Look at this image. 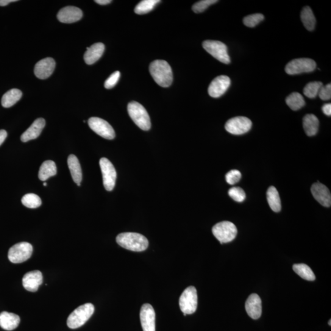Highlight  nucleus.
I'll use <instances>...</instances> for the list:
<instances>
[{"mask_svg":"<svg viewBox=\"0 0 331 331\" xmlns=\"http://www.w3.org/2000/svg\"><path fill=\"white\" fill-rule=\"evenodd\" d=\"M150 73L157 84L168 87L173 80V74L169 63L165 60H155L150 65Z\"/></svg>","mask_w":331,"mask_h":331,"instance_id":"obj_1","label":"nucleus"},{"mask_svg":"<svg viewBox=\"0 0 331 331\" xmlns=\"http://www.w3.org/2000/svg\"><path fill=\"white\" fill-rule=\"evenodd\" d=\"M116 241L120 246L133 252L144 251L149 246V241L145 236L136 233L119 234Z\"/></svg>","mask_w":331,"mask_h":331,"instance_id":"obj_2","label":"nucleus"},{"mask_svg":"<svg viewBox=\"0 0 331 331\" xmlns=\"http://www.w3.org/2000/svg\"><path fill=\"white\" fill-rule=\"evenodd\" d=\"M94 311V305L90 303L79 306L69 315L67 319L68 326L71 329L81 327L93 315Z\"/></svg>","mask_w":331,"mask_h":331,"instance_id":"obj_3","label":"nucleus"},{"mask_svg":"<svg viewBox=\"0 0 331 331\" xmlns=\"http://www.w3.org/2000/svg\"><path fill=\"white\" fill-rule=\"evenodd\" d=\"M129 116L139 128L148 131L151 128V122L148 113L143 105L138 102L132 101L128 105Z\"/></svg>","mask_w":331,"mask_h":331,"instance_id":"obj_4","label":"nucleus"},{"mask_svg":"<svg viewBox=\"0 0 331 331\" xmlns=\"http://www.w3.org/2000/svg\"><path fill=\"white\" fill-rule=\"evenodd\" d=\"M212 233L221 244L228 243L236 238L238 230L232 222L224 221L218 223L213 227Z\"/></svg>","mask_w":331,"mask_h":331,"instance_id":"obj_5","label":"nucleus"},{"mask_svg":"<svg viewBox=\"0 0 331 331\" xmlns=\"http://www.w3.org/2000/svg\"><path fill=\"white\" fill-rule=\"evenodd\" d=\"M179 306L180 310L186 315L195 312L197 307V294L195 287L191 286L185 289L180 297Z\"/></svg>","mask_w":331,"mask_h":331,"instance_id":"obj_6","label":"nucleus"},{"mask_svg":"<svg viewBox=\"0 0 331 331\" xmlns=\"http://www.w3.org/2000/svg\"><path fill=\"white\" fill-rule=\"evenodd\" d=\"M203 48L219 62L229 64L230 57L228 53L227 46L222 42L218 41L207 40L203 42Z\"/></svg>","mask_w":331,"mask_h":331,"instance_id":"obj_7","label":"nucleus"},{"mask_svg":"<svg viewBox=\"0 0 331 331\" xmlns=\"http://www.w3.org/2000/svg\"><path fill=\"white\" fill-rule=\"evenodd\" d=\"M33 247L30 243H20L13 246L8 252V258L11 263L19 264L25 262L32 257Z\"/></svg>","mask_w":331,"mask_h":331,"instance_id":"obj_8","label":"nucleus"},{"mask_svg":"<svg viewBox=\"0 0 331 331\" xmlns=\"http://www.w3.org/2000/svg\"><path fill=\"white\" fill-rule=\"evenodd\" d=\"M316 67V62L310 58H297L287 64L285 67V71L290 75L310 73L315 71Z\"/></svg>","mask_w":331,"mask_h":331,"instance_id":"obj_9","label":"nucleus"},{"mask_svg":"<svg viewBox=\"0 0 331 331\" xmlns=\"http://www.w3.org/2000/svg\"><path fill=\"white\" fill-rule=\"evenodd\" d=\"M99 165L101 169L104 188L107 191H112L115 186L117 179L116 169L112 163L105 158H101Z\"/></svg>","mask_w":331,"mask_h":331,"instance_id":"obj_10","label":"nucleus"},{"mask_svg":"<svg viewBox=\"0 0 331 331\" xmlns=\"http://www.w3.org/2000/svg\"><path fill=\"white\" fill-rule=\"evenodd\" d=\"M252 121L246 117H236L231 119L225 124V129L231 134L241 135L251 129Z\"/></svg>","mask_w":331,"mask_h":331,"instance_id":"obj_11","label":"nucleus"},{"mask_svg":"<svg viewBox=\"0 0 331 331\" xmlns=\"http://www.w3.org/2000/svg\"><path fill=\"white\" fill-rule=\"evenodd\" d=\"M90 129L101 137L106 140H113L116 136L115 132L111 125L104 120L98 118H91L88 121Z\"/></svg>","mask_w":331,"mask_h":331,"instance_id":"obj_12","label":"nucleus"},{"mask_svg":"<svg viewBox=\"0 0 331 331\" xmlns=\"http://www.w3.org/2000/svg\"><path fill=\"white\" fill-rule=\"evenodd\" d=\"M231 85V80L227 76H219L214 79L208 88L209 95L213 98H219L225 94Z\"/></svg>","mask_w":331,"mask_h":331,"instance_id":"obj_13","label":"nucleus"},{"mask_svg":"<svg viewBox=\"0 0 331 331\" xmlns=\"http://www.w3.org/2000/svg\"><path fill=\"white\" fill-rule=\"evenodd\" d=\"M140 319L143 331H155V312L151 305L142 306Z\"/></svg>","mask_w":331,"mask_h":331,"instance_id":"obj_14","label":"nucleus"},{"mask_svg":"<svg viewBox=\"0 0 331 331\" xmlns=\"http://www.w3.org/2000/svg\"><path fill=\"white\" fill-rule=\"evenodd\" d=\"M311 193L317 201L324 207H329L331 205L330 192L326 186L320 182L314 183L311 188Z\"/></svg>","mask_w":331,"mask_h":331,"instance_id":"obj_15","label":"nucleus"},{"mask_svg":"<svg viewBox=\"0 0 331 331\" xmlns=\"http://www.w3.org/2000/svg\"><path fill=\"white\" fill-rule=\"evenodd\" d=\"M55 68V62L52 58H46L36 64L35 76L40 79H46L51 76Z\"/></svg>","mask_w":331,"mask_h":331,"instance_id":"obj_16","label":"nucleus"},{"mask_svg":"<svg viewBox=\"0 0 331 331\" xmlns=\"http://www.w3.org/2000/svg\"><path fill=\"white\" fill-rule=\"evenodd\" d=\"M82 11L77 7H66L62 8L57 15L58 20L62 23L71 24L82 19Z\"/></svg>","mask_w":331,"mask_h":331,"instance_id":"obj_17","label":"nucleus"},{"mask_svg":"<svg viewBox=\"0 0 331 331\" xmlns=\"http://www.w3.org/2000/svg\"><path fill=\"white\" fill-rule=\"evenodd\" d=\"M246 310L250 318H260L262 313V302L257 294L250 295L246 302Z\"/></svg>","mask_w":331,"mask_h":331,"instance_id":"obj_18","label":"nucleus"},{"mask_svg":"<svg viewBox=\"0 0 331 331\" xmlns=\"http://www.w3.org/2000/svg\"><path fill=\"white\" fill-rule=\"evenodd\" d=\"M43 274L40 271H33L28 272L22 279V284L26 290L31 292L37 291L43 282Z\"/></svg>","mask_w":331,"mask_h":331,"instance_id":"obj_19","label":"nucleus"},{"mask_svg":"<svg viewBox=\"0 0 331 331\" xmlns=\"http://www.w3.org/2000/svg\"><path fill=\"white\" fill-rule=\"evenodd\" d=\"M45 125L46 121L44 119L40 118L36 120L29 129H28L22 135L21 141L24 143H26L30 140H35L41 135Z\"/></svg>","mask_w":331,"mask_h":331,"instance_id":"obj_20","label":"nucleus"},{"mask_svg":"<svg viewBox=\"0 0 331 331\" xmlns=\"http://www.w3.org/2000/svg\"><path fill=\"white\" fill-rule=\"evenodd\" d=\"M104 49V44L101 43L94 44L91 47H87L83 57L85 63L89 65L96 63L102 57Z\"/></svg>","mask_w":331,"mask_h":331,"instance_id":"obj_21","label":"nucleus"},{"mask_svg":"<svg viewBox=\"0 0 331 331\" xmlns=\"http://www.w3.org/2000/svg\"><path fill=\"white\" fill-rule=\"evenodd\" d=\"M21 319L16 314L4 311L0 313V326L7 330H12L18 327Z\"/></svg>","mask_w":331,"mask_h":331,"instance_id":"obj_22","label":"nucleus"},{"mask_svg":"<svg viewBox=\"0 0 331 331\" xmlns=\"http://www.w3.org/2000/svg\"><path fill=\"white\" fill-rule=\"evenodd\" d=\"M68 165L72 177L78 186L80 185L82 180V172L79 160L74 155H70L68 158Z\"/></svg>","mask_w":331,"mask_h":331,"instance_id":"obj_23","label":"nucleus"},{"mask_svg":"<svg viewBox=\"0 0 331 331\" xmlns=\"http://www.w3.org/2000/svg\"><path fill=\"white\" fill-rule=\"evenodd\" d=\"M303 127L307 136L316 135L319 129L318 119L313 114H307L303 119Z\"/></svg>","mask_w":331,"mask_h":331,"instance_id":"obj_24","label":"nucleus"},{"mask_svg":"<svg viewBox=\"0 0 331 331\" xmlns=\"http://www.w3.org/2000/svg\"><path fill=\"white\" fill-rule=\"evenodd\" d=\"M57 172V166L54 161L51 160L44 161L39 171V179L41 181H46L49 178L55 176Z\"/></svg>","mask_w":331,"mask_h":331,"instance_id":"obj_25","label":"nucleus"},{"mask_svg":"<svg viewBox=\"0 0 331 331\" xmlns=\"http://www.w3.org/2000/svg\"><path fill=\"white\" fill-rule=\"evenodd\" d=\"M267 199L271 209L275 212H279L281 210V201L279 192L274 186L269 187L267 191Z\"/></svg>","mask_w":331,"mask_h":331,"instance_id":"obj_26","label":"nucleus"},{"mask_svg":"<svg viewBox=\"0 0 331 331\" xmlns=\"http://www.w3.org/2000/svg\"><path fill=\"white\" fill-rule=\"evenodd\" d=\"M22 96V91L18 89L14 88L7 91L2 99V104L6 108L12 107L19 101Z\"/></svg>","mask_w":331,"mask_h":331,"instance_id":"obj_27","label":"nucleus"},{"mask_svg":"<svg viewBox=\"0 0 331 331\" xmlns=\"http://www.w3.org/2000/svg\"><path fill=\"white\" fill-rule=\"evenodd\" d=\"M300 18L303 25L308 31H313L315 29L316 19L310 7H306L303 8Z\"/></svg>","mask_w":331,"mask_h":331,"instance_id":"obj_28","label":"nucleus"},{"mask_svg":"<svg viewBox=\"0 0 331 331\" xmlns=\"http://www.w3.org/2000/svg\"><path fill=\"white\" fill-rule=\"evenodd\" d=\"M293 271L302 278L303 279L308 281L315 280V275L309 266L305 264H296L293 266Z\"/></svg>","mask_w":331,"mask_h":331,"instance_id":"obj_29","label":"nucleus"},{"mask_svg":"<svg viewBox=\"0 0 331 331\" xmlns=\"http://www.w3.org/2000/svg\"><path fill=\"white\" fill-rule=\"evenodd\" d=\"M286 104L293 111H297L304 107L305 104L304 97L297 92H294L286 99Z\"/></svg>","mask_w":331,"mask_h":331,"instance_id":"obj_30","label":"nucleus"},{"mask_svg":"<svg viewBox=\"0 0 331 331\" xmlns=\"http://www.w3.org/2000/svg\"><path fill=\"white\" fill-rule=\"evenodd\" d=\"M160 2V0H144L136 6L135 12L137 15H145L154 10L155 6Z\"/></svg>","mask_w":331,"mask_h":331,"instance_id":"obj_31","label":"nucleus"},{"mask_svg":"<svg viewBox=\"0 0 331 331\" xmlns=\"http://www.w3.org/2000/svg\"><path fill=\"white\" fill-rule=\"evenodd\" d=\"M21 201L25 206L30 208H38L42 204L40 197L37 194L33 193L26 194L22 197Z\"/></svg>","mask_w":331,"mask_h":331,"instance_id":"obj_32","label":"nucleus"},{"mask_svg":"<svg viewBox=\"0 0 331 331\" xmlns=\"http://www.w3.org/2000/svg\"><path fill=\"white\" fill-rule=\"evenodd\" d=\"M322 85L323 84L321 82L314 81L309 82L306 85L303 92L307 98H315L316 96H318L319 91Z\"/></svg>","mask_w":331,"mask_h":331,"instance_id":"obj_33","label":"nucleus"},{"mask_svg":"<svg viewBox=\"0 0 331 331\" xmlns=\"http://www.w3.org/2000/svg\"><path fill=\"white\" fill-rule=\"evenodd\" d=\"M264 16L261 14H255V15H250L246 17L244 19V24L245 26L253 28L257 26L261 21H263Z\"/></svg>","mask_w":331,"mask_h":331,"instance_id":"obj_34","label":"nucleus"},{"mask_svg":"<svg viewBox=\"0 0 331 331\" xmlns=\"http://www.w3.org/2000/svg\"><path fill=\"white\" fill-rule=\"evenodd\" d=\"M217 2V0H202V1L196 3L192 7V10L195 13H201L204 12L210 6Z\"/></svg>","mask_w":331,"mask_h":331,"instance_id":"obj_35","label":"nucleus"},{"mask_svg":"<svg viewBox=\"0 0 331 331\" xmlns=\"http://www.w3.org/2000/svg\"><path fill=\"white\" fill-rule=\"evenodd\" d=\"M228 194L235 201L238 202H243L246 199V193L243 188L240 187H233L230 189Z\"/></svg>","mask_w":331,"mask_h":331,"instance_id":"obj_36","label":"nucleus"},{"mask_svg":"<svg viewBox=\"0 0 331 331\" xmlns=\"http://www.w3.org/2000/svg\"><path fill=\"white\" fill-rule=\"evenodd\" d=\"M242 175L241 172L233 169V170L228 172L226 174V180L230 185H235L241 180Z\"/></svg>","mask_w":331,"mask_h":331,"instance_id":"obj_37","label":"nucleus"},{"mask_svg":"<svg viewBox=\"0 0 331 331\" xmlns=\"http://www.w3.org/2000/svg\"><path fill=\"white\" fill-rule=\"evenodd\" d=\"M121 77V73L119 71H116L111 75L109 78L105 80L104 87L107 89L112 88L118 83Z\"/></svg>","mask_w":331,"mask_h":331,"instance_id":"obj_38","label":"nucleus"},{"mask_svg":"<svg viewBox=\"0 0 331 331\" xmlns=\"http://www.w3.org/2000/svg\"><path fill=\"white\" fill-rule=\"evenodd\" d=\"M319 98L324 101H327L331 98V84H327L326 85H322L319 90L318 94Z\"/></svg>","mask_w":331,"mask_h":331,"instance_id":"obj_39","label":"nucleus"},{"mask_svg":"<svg viewBox=\"0 0 331 331\" xmlns=\"http://www.w3.org/2000/svg\"><path fill=\"white\" fill-rule=\"evenodd\" d=\"M322 112H323V113L325 114V115H326L327 116H331V104L330 103H327V104H325L323 105H322Z\"/></svg>","mask_w":331,"mask_h":331,"instance_id":"obj_40","label":"nucleus"},{"mask_svg":"<svg viewBox=\"0 0 331 331\" xmlns=\"http://www.w3.org/2000/svg\"><path fill=\"white\" fill-rule=\"evenodd\" d=\"M7 132H6L5 130H0V146H1L2 144L4 143L6 138H7Z\"/></svg>","mask_w":331,"mask_h":331,"instance_id":"obj_41","label":"nucleus"},{"mask_svg":"<svg viewBox=\"0 0 331 331\" xmlns=\"http://www.w3.org/2000/svg\"><path fill=\"white\" fill-rule=\"evenodd\" d=\"M17 0H0V7H5L10 3L16 2Z\"/></svg>","mask_w":331,"mask_h":331,"instance_id":"obj_42","label":"nucleus"},{"mask_svg":"<svg viewBox=\"0 0 331 331\" xmlns=\"http://www.w3.org/2000/svg\"><path fill=\"white\" fill-rule=\"evenodd\" d=\"M95 2L100 5H105L111 4V0H96Z\"/></svg>","mask_w":331,"mask_h":331,"instance_id":"obj_43","label":"nucleus"},{"mask_svg":"<svg viewBox=\"0 0 331 331\" xmlns=\"http://www.w3.org/2000/svg\"><path fill=\"white\" fill-rule=\"evenodd\" d=\"M330 321H331V319H329V321L328 322V324H329V326H331Z\"/></svg>","mask_w":331,"mask_h":331,"instance_id":"obj_44","label":"nucleus"},{"mask_svg":"<svg viewBox=\"0 0 331 331\" xmlns=\"http://www.w3.org/2000/svg\"><path fill=\"white\" fill-rule=\"evenodd\" d=\"M44 186H47V183H46V182H44Z\"/></svg>","mask_w":331,"mask_h":331,"instance_id":"obj_45","label":"nucleus"}]
</instances>
